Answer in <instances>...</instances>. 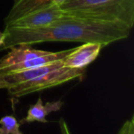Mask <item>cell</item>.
Masks as SVG:
<instances>
[{"instance_id": "obj_1", "label": "cell", "mask_w": 134, "mask_h": 134, "mask_svg": "<svg viewBox=\"0 0 134 134\" xmlns=\"http://www.w3.org/2000/svg\"><path fill=\"white\" fill-rule=\"evenodd\" d=\"M130 29L119 23L106 22L64 15L46 27L31 30L5 28L0 51L20 44L33 45L48 41L96 42L103 46L130 36Z\"/></svg>"}, {"instance_id": "obj_2", "label": "cell", "mask_w": 134, "mask_h": 134, "mask_svg": "<svg viewBox=\"0 0 134 134\" xmlns=\"http://www.w3.org/2000/svg\"><path fill=\"white\" fill-rule=\"evenodd\" d=\"M60 8L73 17L119 23L130 30L134 25V0H66Z\"/></svg>"}, {"instance_id": "obj_3", "label": "cell", "mask_w": 134, "mask_h": 134, "mask_svg": "<svg viewBox=\"0 0 134 134\" xmlns=\"http://www.w3.org/2000/svg\"><path fill=\"white\" fill-rule=\"evenodd\" d=\"M84 74L85 69H70L63 66L41 76L11 86L8 88V91L11 97L19 98L29 94L60 86L74 79L82 78Z\"/></svg>"}, {"instance_id": "obj_4", "label": "cell", "mask_w": 134, "mask_h": 134, "mask_svg": "<svg viewBox=\"0 0 134 134\" xmlns=\"http://www.w3.org/2000/svg\"><path fill=\"white\" fill-rule=\"evenodd\" d=\"M63 15L64 12L58 5L49 8H40L7 24L6 28L23 29V30L42 28L61 19Z\"/></svg>"}, {"instance_id": "obj_5", "label": "cell", "mask_w": 134, "mask_h": 134, "mask_svg": "<svg viewBox=\"0 0 134 134\" xmlns=\"http://www.w3.org/2000/svg\"><path fill=\"white\" fill-rule=\"evenodd\" d=\"M103 45L96 42H86L81 46L73 48L62 61L63 67L70 69H85L93 63L100 53Z\"/></svg>"}, {"instance_id": "obj_6", "label": "cell", "mask_w": 134, "mask_h": 134, "mask_svg": "<svg viewBox=\"0 0 134 134\" xmlns=\"http://www.w3.org/2000/svg\"><path fill=\"white\" fill-rule=\"evenodd\" d=\"M66 0H15L13 7L5 18V25L23 17L34 10L52 6H61Z\"/></svg>"}, {"instance_id": "obj_7", "label": "cell", "mask_w": 134, "mask_h": 134, "mask_svg": "<svg viewBox=\"0 0 134 134\" xmlns=\"http://www.w3.org/2000/svg\"><path fill=\"white\" fill-rule=\"evenodd\" d=\"M62 106H63V102L60 100L43 104L42 99L39 97L37 102L30 107L28 113H27V117L25 118L24 121H26V122L37 121V122L44 123L47 121V116L52 112H55L61 109Z\"/></svg>"}, {"instance_id": "obj_8", "label": "cell", "mask_w": 134, "mask_h": 134, "mask_svg": "<svg viewBox=\"0 0 134 134\" xmlns=\"http://www.w3.org/2000/svg\"><path fill=\"white\" fill-rule=\"evenodd\" d=\"M0 134H21L19 123L13 116H5L0 119Z\"/></svg>"}, {"instance_id": "obj_9", "label": "cell", "mask_w": 134, "mask_h": 134, "mask_svg": "<svg viewBox=\"0 0 134 134\" xmlns=\"http://www.w3.org/2000/svg\"><path fill=\"white\" fill-rule=\"evenodd\" d=\"M118 134H134V117L126 120L121 126Z\"/></svg>"}, {"instance_id": "obj_10", "label": "cell", "mask_w": 134, "mask_h": 134, "mask_svg": "<svg viewBox=\"0 0 134 134\" xmlns=\"http://www.w3.org/2000/svg\"><path fill=\"white\" fill-rule=\"evenodd\" d=\"M59 126L61 134H72L71 131H70L69 127H68L67 123L65 122V120L63 119H61L59 120Z\"/></svg>"}, {"instance_id": "obj_11", "label": "cell", "mask_w": 134, "mask_h": 134, "mask_svg": "<svg viewBox=\"0 0 134 134\" xmlns=\"http://www.w3.org/2000/svg\"><path fill=\"white\" fill-rule=\"evenodd\" d=\"M8 85L4 79V74L0 72V89H7Z\"/></svg>"}, {"instance_id": "obj_12", "label": "cell", "mask_w": 134, "mask_h": 134, "mask_svg": "<svg viewBox=\"0 0 134 134\" xmlns=\"http://www.w3.org/2000/svg\"><path fill=\"white\" fill-rule=\"evenodd\" d=\"M4 40H5V32L0 31V47L2 46L3 42H4Z\"/></svg>"}, {"instance_id": "obj_13", "label": "cell", "mask_w": 134, "mask_h": 134, "mask_svg": "<svg viewBox=\"0 0 134 134\" xmlns=\"http://www.w3.org/2000/svg\"><path fill=\"white\" fill-rule=\"evenodd\" d=\"M14 1H15V0H14Z\"/></svg>"}]
</instances>
